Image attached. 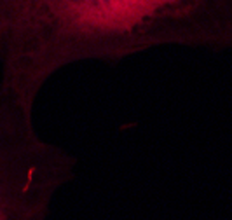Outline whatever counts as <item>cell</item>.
<instances>
[{
    "label": "cell",
    "mask_w": 232,
    "mask_h": 220,
    "mask_svg": "<svg viewBox=\"0 0 232 220\" xmlns=\"http://www.w3.org/2000/svg\"><path fill=\"white\" fill-rule=\"evenodd\" d=\"M75 159L44 138L35 110L0 84V220H47Z\"/></svg>",
    "instance_id": "7a4b0ae2"
},
{
    "label": "cell",
    "mask_w": 232,
    "mask_h": 220,
    "mask_svg": "<svg viewBox=\"0 0 232 220\" xmlns=\"http://www.w3.org/2000/svg\"><path fill=\"white\" fill-rule=\"evenodd\" d=\"M159 45L232 47V0H0V84L33 110L61 68Z\"/></svg>",
    "instance_id": "6da1fadb"
}]
</instances>
